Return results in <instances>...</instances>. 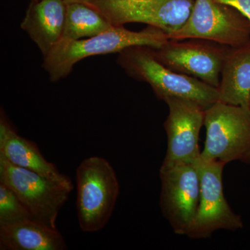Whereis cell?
I'll list each match as a JSON object with an SVG mask.
<instances>
[{
  "instance_id": "cell-1",
  "label": "cell",
  "mask_w": 250,
  "mask_h": 250,
  "mask_svg": "<svg viewBox=\"0 0 250 250\" xmlns=\"http://www.w3.org/2000/svg\"><path fill=\"white\" fill-rule=\"evenodd\" d=\"M170 40L164 31L147 26L140 31H130L124 26H113L98 35L59 42L53 50L43 58L42 67L52 82L68 76L75 65L88 57L103 54L120 53L133 46H147L160 48Z\"/></svg>"
},
{
  "instance_id": "cell-2",
  "label": "cell",
  "mask_w": 250,
  "mask_h": 250,
  "mask_svg": "<svg viewBox=\"0 0 250 250\" xmlns=\"http://www.w3.org/2000/svg\"><path fill=\"white\" fill-rule=\"evenodd\" d=\"M117 63L131 78L146 82L159 100L177 98L195 102L207 109L219 101L218 89L161 63L152 47L133 46L118 53Z\"/></svg>"
},
{
  "instance_id": "cell-3",
  "label": "cell",
  "mask_w": 250,
  "mask_h": 250,
  "mask_svg": "<svg viewBox=\"0 0 250 250\" xmlns=\"http://www.w3.org/2000/svg\"><path fill=\"white\" fill-rule=\"evenodd\" d=\"M77 210L84 232H97L109 221L120 194L118 177L110 163L100 156L86 158L76 169Z\"/></svg>"
},
{
  "instance_id": "cell-4",
  "label": "cell",
  "mask_w": 250,
  "mask_h": 250,
  "mask_svg": "<svg viewBox=\"0 0 250 250\" xmlns=\"http://www.w3.org/2000/svg\"><path fill=\"white\" fill-rule=\"evenodd\" d=\"M207 137L201 158L228 164L250 152V108L217 102L205 110Z\"/></svg>"
},
{
  "instance_id": "cell-5",
  "label": "cell",
  "mask_w": 250,
  "mask_h": 250,
  "mask_svg": "<svg viewBox=\"0 0 250 250\" xmlns=\"http://www.w3.org/2000/svg\"><path fill=\"white\" fill-rule=\"evenodd\" d=\"M0 183L21 199L34 220L52 228L72 189L32 170L11 164L0 155Z\"/></svg>"
},
{
  "instance_id": "cell-6",
  "label": "cell",
  "mask_w": 250,
  "mask_h": 250,
  "mask_svg": "<svg viewBox=\"0 0 250 250\" xmlns=\"http://www.w3.org/2000/svg\"><path fill=\"white\" fill-rule=\"evenodd\" d=\"M187 39L239 47L250 40V21L229 5L214 0H195L187 22L170 36L172 40Z\"/></svg>"
},
{
  "instance_id": "cell-7",
  "label": "cell",
  "mask_w": 250,
  "mask_h": 250,
  "mask_svg": "<svg viewBox=\"0 0 250 250\" xmlns=\"http://www.w3.org/2000/svg\"><path fill=\"white\" fill-rule=\"evenodd\" d=\"M160 207L174 232L187 236L196 217L200 199V175L195 163L162 164Z\"/></svg>"
},
{
  "instance_id": "cell-8",
  "label": "cell",
  "mask_w": 250,
  "mask_h": 250,
  "mask_svg": "<svg viewBox=\"0 0 250 250\" xmlns=\"http://www.w3.org/2000/svg\"><path fill=\"white\" fill-rule=\"evenodd\" d=\"M195 0H95L89 3L113 26L143 23L170 36L187 22Z\"/></svg>"
},
{
  "instance_id": "cell-9",
  "label": "cell",
  "mask_w": 250,
  "mask_h": 250,
  "mask_svg": "<svg viewBox=\"0 0 250 250\" xmlns=\"http://www.w3.org/2000/svg\"><path fill=\"white\" fill-rule=\"evenodd\" d=\"M200 175V199L196 217L187 236L192 239L208 238L220 229L237 231L244 226L239 215L233 211L224 195L225 163L197 161Z\"/></svg>"
},
{
  "instance_id": "cell-10",
  "label": "cell",
  "mask_w": 250,
  "mask_h": 250,
  "mask_svg": "<svg viewBox=\"0 0 250 250\" xmlns=\"http://www.w3.org/2000/svg\"><path fill=\"white\" fill-rule=\"evenodd\" d=\"M229 47L200 39H170L152 48L156 58L174 71L218 88L224 60Z\"/></svg>"
},
{
  "instance_id": "cell-11",
  "label": "cell",
  "mask_w": 250,
  "mask_h": 250,
  "mask_svg": "<svg viewBox=\"0 0 250 250\" xmlns=\"http://www.w3.org/2000/svg\"><path fill=\"white\" fill-rule=\"evenodd\" d=\"M164 102L169 113L164 123L167 147L163 164L196 162L201 155L199 138L205 125V109L185 99L170 98Z\"/></svg>"
},
{
  "instance_id": "cell-12",
  "label": "cell",
  "mask_w": 250,
  "mask_h": 250,
  "mask_svg": "<svg viewBox=\"0 0 250 250\" xmlns=\"http://www.w3.org/2000/svg\"><path fill=\"white\" fill-rule=\"evenodd\" d=\"M0 155L15 166L34 171L73 190L71 179L46 160L36 143L18 134L2 108L0 113Z\"/></svg>"
},
{
  "instance_id": "cell-13",
  "label": "cell",
  "mask_w": 250,
  "mask_h": 250,
  "mask_svg": "<svg viewBox=\"0 0 250 250\" xmlns=\"http://www.w3.org/2000/svg\"><path fill=\"white\" fill-rule=\"evenodd\" d=\"M67 4L64 0L31 1L21 27L40 49L44 57L62 39Z\"/></svg>"
},
{
  "instance_id": "cell-14",
  "label": "cell",
  "mask_w": 250,
  "mask_h": 250,
  "mask_svg": "<svg viewBox=\"0 0 250 250\" xmlns=\"http://www.w3.org/2000/svg\"><path fill=\"white\" fill-rule=\"evenodd\" d=\"M218 89L219 102L250 108V40L229 48Z\"/></svg>"
},
{
  "instance_id": "cell-15",
  "label": "cell",
  "mask_w": 250,
  "mask_h": 250,
  "mask_svg": "<svg viewBox=\"0 0 250 250\" xmlns=\"http://www.w3.org/2000/svg\"><path fill=\"white\" fill-rule=\"evenodd\" d=\"M66 243L57 228L34 220L0 227L1 250H65Z\"/></svg>"
},
{
  "instance_id": "cell-16",
  "label": "cell",
  "mask_w": 250,
  "mask_h": 250,
  "mask_svg": "<svg viewBox=\"0 0 250 250\" xmlns=\"http://www.w3.org/2000/svg\"><path fill=\"white\" fill-rule=\"evenodd\" d=\"M113 26L102 13L90 5L70 3L67 4L65 27L59 42L92 37Z\"/></svg>"
},
{
  "instance_id": "cell-17",
  "label": "cell",
  "mask_w": 250,
  "mask_h": 250,
  "mask_svg": "<svg viewBox=\"0 0 250 250\" xmlns=\"http://www.w3.org/2000/svg\"><path fill=\"white\" fill-rule=\"evenodd\" d=\"M29 220L34 219L17 194L7 186L0 183V227Z\"/></svg>"
},
{
  "instance_id": "cell-18",
  "label": "cell",
  "mask_w": 250,
  "mask_h": 250,
  "mask_svg": "<svg viewBox=\"0 0 250 250\" xmlns=\"http://www.w3.org/2000/svg\"><path fill=\"white\" fill-rule=\"evenodd\" d=\"M214 1L234 8L250 21V0H214Z\"/></svg>"
},
{
  "instance_id": "cell-19",
  "label": "cell",
  "mask_w": 250,
  "mask_h": 250,
  "mask_svg": "<svg viewBox=\"0 0 250 250\" xmlns=\"http://www.w3.org/2000/svg\"><path fill=\"white\" fill-rule=\"evenodd\" d=\"M95 1V0H64L66 4H70V3H84V4H89L92 1Z\"/></svg>"
},
{
  "instance_id": "cell-20",
  "label": "cell",
  "mask_w": 250,
  "mask_h": 250,
  "mask_svg": "<svg viewBox=\"0 0 250 250\" xmlns=\"http://www.w3.org/2000/svg\"><path fill=\"white\" fill-rule=\"evenodd\" d=\"M243 163L246 164H250V152L248 153V154H246V156L242 159V161Z\"/></svg>"
},
{
  "instance_id": "cell-21",
  "label": "cell",
  "mask_w": 250,
  "mask_h": 250,
  "mask_svg": "<svg viewBox=\"0 0 250 250\" xmlns=\"http://www.w3.org/2000/svg\"><path fill=\"white\" fill-rule=\"evenodd\" d=\"M31 1H37V0H31Z\"/></svg>"
}]
</instances>
